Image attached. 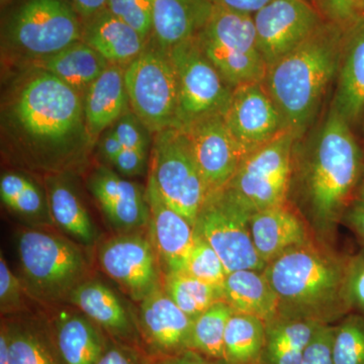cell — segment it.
<instances>
[{
	"label": "cell",
	"mask_w": 364,
	"mask_h": 364,
	"mask_svg": "<svg viewBox=\"0 0 364 364\" xmlns=\"http://www.w3.org/2000/svg\"><path fill=\"white\" fill-rule=\"evenodd\" d=\"M2 121L21 158L51 174L77 168L95 141L86 124L83 97L46 71H35L21 82Z\"/></svg>",
	"instance_id": "1"
},
{
	"label": "cell",
	"mask_w": 364,
	"mask_h": 364,
	"mask_svg": "<svg viewBox=\"0 0 364 364\" xmlns=\"http://www.w3.org/2000/svg\"><path fill=\"white\" fill-rule=\"evenodd\" d=\"M363 156L352 127L330 109L308 149L294 159L291 189L296 188L301 217L317 240L328 244L353 202Z\"/></svg>",
	"instance_id": "2"
},
{
	"label": "cell",
	"mask_w": 364,
	"mask_h": 364,
	"mask_svg": "<svg viewBox=\"0 0 364 364\" xmlns=\"http://www.w3.org/2000/svg\"><path fill=\"white\" fill-rule=\"evenodd\" d=\"M348 259L314 239L270 261L263 274L279 299V316L332 325L352 313Z\"/></svg>",
	"instance_id": "3"
},
{
	"label": "cell",
	"mask_w": 364,
	"mask_h": 364,
	"mask_svg": "<svg viewBox=\"0 0 364 364\" xmlns=\"http://www.w3.org/2000/svg\"><path fill=\"white\" fill-rule=\"evenodd\" d=\"M342 42L343 26L326 20L305 42L267 68L263 85L296 138L312 124L337 78Z\"/></svg>",
	"instance_id": "4"
},
{
	"label": "cell",
	"mask_w": 364,
	"mask_h": 364,
	"mask_svg": "<svg viewBox=\"0 0 364 364\" xmlns=\"http://www.w3.org/2000/svg\"><path fill=\"white\" fill-rule=\"evenodd\" d=\"M18 253L26 293L44 303L67 299L86 280L85 255L65 237L25 230L18 236Z\"/></svg>",
	"instance_id": "5"
},
{
	"label": "cell",
	"mask_w": 364,
	"mask_h": 364,
	"mask_svg": "<svg viewBox=\"0 0 364 364\" xmlns=\"http://www.w3.org/2000/svg\"><path fill=\"white\" fill-rule=\"evenodd\" d=\"M82 35V18L70 0H21L4 26L6 44L33 61L57 54Z\"/></svg>",
	"instance_id": "6"
},
{
	"label": "cell",
	"mask_w": 364,
	"mask_h": 364,
	"mask_svg": "<svg viewBox=\"0 0 364 364\" xmlns=\"http://www.w3.org/2000/svg\"><path fill=\"white\" fill-rule=\"evenodd\" d=\"M196 38L203 54L233 90L264 80L267 65L258 47L252 16L214 6Z\"/></svg>",
	"instance_id": "7"
},
{
	"label": "cell",
	"mask_w": 364,
	"mask_h": 364,
	"mask_svg": "<svg viewBox=\"0 0 364 364\" xmlns=\"http://www.w3.org/2000/svg\"><path fill=\"white\" fill-rule=\"evenodd\" d=\"M131 111L154 135L178 123L176 72L168 52L149 41L147 47L124 68Z\"/></svg>",
	"instance_id": "8"
},
{
	"label": "cell",
	"mask_w": 364,
	"mask_h": 364,
	"mask_svg": "<svg viewBox=\"0 0 364 364\" xmlns=\"http://www.w3.org/2000/svg\"><path fill=\"white\" fill-rule=\"evenodd\" d=\"M151 153L149 177L160 196L195 227L207 191L188 134L181 128L155 133Z\"/></svg>",
	"instance_id": "9"
},
{
	"label": "cell",
	"mask_w": 364,
	"mask_h": 364,
	"mask_svg": "<svg viewBox=\"0 0 364 364\" xmlns=\"http://www.w3.org/2000/svg\"><path fill=\"white\" fill-rule=\"evenodd\" d=\"M254 210L229 189L208 196L195 224V233L214 248L227 274L242 269L263 272L265 264L254 247L250 219Z\"/></svg>",
	"instance_id": "10"
},
{
	"label": "cell",
	"mask_w": 364,
	"mask_h": 364,
	"mask_svg": "<svg viewBox=\"0 0 364 364\" xmlns=\"http://www.w3.org/2000/svg\"><path fill=\"white\" fill-rule=\"evenodd\" d=\"M296 139L289 131L251 151L226 188L254 212L286 205L293 178Z\"/></svg>",
	"instance_id": "11"
},
{
	"label": "cell",
	"mask_w": 364,
	"mask_h": 364,
	"mask_svg": "<svg viewBox=\"0 0 364 364\" xmlns=\"http://www.w3.org/2000/svg\"><path fill=\"white\" fill-rule=\"evenodd\" d=\"M167 52L176 72L179 127L184 129L205 117L224 116L234 90L203 54L196 38Z\"/></svg>",
	"instance_id": "12"
},
{
	"label": "cell",
	"mask_w": 364,
	"mask_h": 364,
	"mask_svg": "<svg viewBox=\"0 0 364 364\" xmlns=\"http://www.w3.org/2000/svg\"><path fill=\"white\" fill-rule=\"evenodd\" d=\"M252 16L267 68L305 42L326 21L309 0H272Z\"/></svg>",
	"instance_id": "13"
},
{
	"label": "cell",
	"mask_w": 364,
	"mask_h": 364,
	"mask_svg": "<svg viewBox=\"0 0 364 364\" xmlns=\"http://www.w3.org/2000/svg\"><path fill=\"white\" fill-rule=\"evenodd\" d=\"M100 267L134 301H142L160 287L161 269L152 242L138 233L119 234L97 251Z\"/></svg>",
	"instance_id": "14"
},
{
	"label": "cell",
	"mask_w": 364,
	"mask_h": 364,
	"mask_svg": "<svg viewBox=\"0 0 364 364\" xmlns=\"http://www.w3.org/2000/svg\"><path fill=\"white\" fill-rule=\"evenodd\" d=\"M183 130L191 140L207 198L226 188L247 152L228 129L224 116L205 117Z\"/></svg>",
	"instance_id": "15"
},
{
	"label": "cell",
	"mask_w": 364,
	"mask_h": 364,
	"mask_svg": "<svg viewBox=\"0 0 364 364\" xmlns=\"http://www.w3.org/2000/svg\"><path fill=\"white\" fill-rule=\"evenodd\" d=\"M224 119L247 154L289 131L279 107L262 82L235 88Z\"/></svg>",
	"instance_id": "16"
},
{
	"label": "cell",
	"mask_w": 364,
	"mask_h": 364,
	"mask_svg": "<svg viewBox=\"0 0 364 364\" xmlns=\"http://www.w3.org/2000/svg\"><path fill=\"white\" fill-rule=\"evenodd\" d=\"M193 323L161 287L141 301L139 335L153 358L189 350Z\"/></svg>",
	"instance_id": "17"
},
{
	"label": "cell",
	"mask_w": 364,
	"mask_h": 364,
	"mask_svg": "<svg viewBox=\"0 0 364 364\" xmlns=\"http://www.w3.org/2000/svg\"><path fill=\"white\" fill-rule=\"evenodd\" d=\"M87 188L107 221L119 234L136 233L141 228L149 226L146 188H141L104 165L91 172Z\"/></svg>",
	"instance_id": "18"
},
{
	"label": "cell",
	"mask_w": 364,
	"mask_h": 364,
	"mask_svg": "<svg viewBox=\"0 0 364 364\" xmlns=\"http://www.w3.org/2000/svg\"><path fill=\"white\" fill-rule=\"evenodd\" d=\"M146 198L150 210L151 242L164 274L182 272L195 242V227L163 200L152 179H148Z\"/></svg>",
	"instance_id": "19"
},
{
	"label": "cell",
	"mask_w": 364,
	"mask_h": 364,
	"mask_svg": "<svg viewBox=\"0 0 364 364\" xmlns=\"http://www.w3.org/2000/svg\"><path fill=\"white\" fill-rule=\"evenodd\" d=\"M336 80L331 109L353 127L364 117V18L343 26Z\"/></svg>",
	"instance_id": "20"
},
{
	"label": "cell",
	"mask_w": 364,
	"mask_h": 364,
	"mask_svg": "<svg viewBox=\"0 0 364 364\" xmlns=\"http://www.w3.org/2000/svg\"><path fill=\"white\" fill-rule=\"evenodd\" d=\"M250 232L254 247L267 265L289 249L316 239L304 218L289 203L254 213Z\"/></svg>",
	"instance_id": "21"
},
{
	"label": "cell",
	"mask_w": 364,
	"mask_h": 364,
	"mask_svg": "<svg viewBox=\"0 0 364 364\" xmlns=\"http://www.w3.org/2000/svg\"><path fill=\"white\" fill-rule=\"evenodd\" d=\"M67 301L100 326L114 341L138 346L139 332L121 299L102 282L86 279L69 294Z\"/></svg>",
	"instance_id": "22"
},
{
	"label": "cell",
	"mask_w": 364,
	"mask_h": 364,
	"mask_svg": "<svg viewBox=\"0 0 364 364\" xmlns=\"http://www.w3.org/2000/svg\"><path fill=\"white\" fill-rule=\"evenodd\" d=\"M152 6L151 41L165 51L196 38L214 11L210 0H152Z\"/></svg>",
	"instance_id": "23"
},
{
	"label": "cell",
	"mask_w": 364,
	"mask_h": 364,
	"mask_svg": "<svg viewBox=\"0 0 364 364\" xmlns=\"http://www.w3.org/2000/svg\"><path fill=\"white\" fill-rule=\"evenodd\" d=\"M82 41L100 53L109 64L124 68L149 43L135 28L119 20L107 9L83 21Z\"/></svg>",
	"instance_id": "24"
},
{
	"label": "cell",
	"mask_w": 364,
	"mask_h": 364,
	"mask_svg": "<svg viewBox=\"0 0 364 364\" xmlns=\"http://www.w3.org/2000/svg\"><path fill=\"white\" fill-rule=\"evenodd\" d=\"M88 132L95 140L129 111L124 67L109 64L83 97Z\"/></svg>",
	"instance_id": "25"
},
{
	"label": "cell",
	"mask_w": 364,
	"mask_h": 364,
	"mask_svg": "<svg viewBox=\"0 0 364 364\" xmlns=\"http://www.w3.org/2000/svg\"><path fill=\"white\" fill-rule=\"evenodd\" d=\"M52 329L64 364H97L109 342L104 330L81 312L60 313Z\"/></svg>",
	"instance_id": "26"
},
{
	"label": "cell",
	"mask_w": 364,
	"mask_h": 364,
	"mask_svg": "<svg viewBox=\"0 0 364 364\" xmlns=\"http://www.w3.org/2000/svg\"><path fill=\"white\" fill-rule=\"evenodd\" d=\"M46 188L55 226L83 245L95 243L98 237L97 228L66 174H50Z\"/></svg>",
	"instance_id": "27"
},
{
	"label": "cell",
	"mask_w": 364,
	"mask_h": 364,
	"mask_svg": "<svg viewBox=\"0 0 364 364\" xmlns=\"http://www.w3.org/2000/svg\"><path fill=\"white\" fill-rule=\"evenodd\" d=\"M222 301L234 312L247 314L268 322L279 316V299L263 272L242 269L228 273Z\"/></svg>",
	"instance_id": "28"
},
{
	"label": "cell",
	"mask_w": 364,
	"mask_h": 364,
	"mask_svg": "<svg viewBox=\"0 0 364 364\" xmlns=\"http://www.w3.org/2000/svg\"><path fill=\"white\" fill-rule=\"evenodd\" d=\"M11 364H64L52 326L35 318L2 321Z\"/></svg>",
	"instance_id": "29"
},
{
	"label": "cell",
	"mask_w": 364,
	"mask_h": 364,
	"mask_svg": "<svg viewBox=\"0 0 364 364\" xmlns=\"http://www.w3.org/2000/svg\"><path fill=\"white\" fill-rule=\"evenodd\" d=\"M38 70L48 72L85 97L93 81L109 65L100 54L82 40L48 58L33 61Z\"/></svg>",
	"instance_id": "30"
},
{
	"label": "cell",
	"mask_w": 364,
	"mask_h": 364,
	"mask_svg": "<svg viewBox=\"0 0 364 364\" xmlns=\"http://www.w3.org/2000/svg\"><path fill=\"white\" fill-rule=\"evenodd\" d=\"M320 324L277 316L265 322V340L258 364H299Z\"/></svg>",
	"instance_id": "31"
},
{
	"label": "cell",
	"mask_w": 364,
	"mask_h": 364,
	"mask_svg": "<svg viewBox=\"0 0 364 364\" xmlns=\"http://www.w3.org/2000/svg\"><path fill=\"white\" fill-rule=\"evenodd\" d=\"M0 198L11 212L36 226H52L48 196L30 177L6 172L0 178Z\"/></svg>",
	"instance_id": "32"
},
{
	"label": "cell",
	"mask_w": 364,
	"mask_h": 364,
	"mask_svg": "<svg viewBox=\"0 0 364 364\" xmlns=\"http://www.w3.org/2000/svg\"><path fill=\"white\" fill-rule=\"evenodd\" d=\"M264 340V321L234 312L225 332V360L230 364H258Z\"/></svg>",
	"instance_id": "33"
},
{
	"label": "cell",
	"mask_w": 364,
	"mask_h": 364,
	"mask_svg": "<svg viewBox=\"0 0 364 364\" xmlns=\"http://www.w3.org/2000/svg\"><path fill=\"white\" fill-rule=\"evenodd\" d=\"M233 313L226 301H218L198 316L193 323L189 350L208 358L225 360V332Z\"/></svg>",
	"instance_id": "34"
},
{
	"label": "cell",
	"mask_w": 364,
	"mask_h": 364,
	"mask_svg": "<svg viewBox=\"0 0 364 364\" xmlns=\"http://www.w3.org/2000/svg\"><path fill=\"white\" fill-rule=\"evenodd\" d=\"M163 289L170 299L193 320L215 301H222V287L212 286L183 272L165 275Z\"/></svg>",
	"instance_id": "35"
},
{
	"label": "cell",
	"mask_w": 364,
	"mask_h": 364,
	"mask_svg": "<svg viewBox=\"0 0 364 364\" xmlns=\"http://www.w3.org/2000/svg\"><path fill=\"white\" fill-rule=\"evenodd\" d=\"M334 364H364V315L352 312L335 328Z\"/></svg>",
	"instance_id": "36"
},
{
	"label": "cell",
	"mask_w": 364,
	"mask_h": 364,
	"mask_svg": "<svg viewBox=\"0 0 364 364\" xmlns=\"http://www.w3.org/2000/svg\"><path fill=\"white\" fill-rule=\"evenodd\" d=\"M212 286L222 287L227 272L214 248L195 233V242L184 261L182 272Z\"/></svg>",
	"instance_id": "37"
},
{
	"label": "cell",
	"mask_w": 364,
	"mask_h": 364,
	"mask_svg": "<svg viewBox=\"0 0 364 364\" xmlns=\"http://www.w3.org/2000/svg\"><path fill=\"white\" fill-rule=\"evenodd\" d=\"M105 9L135 28L144 39L152 38V0H107Z\"/></svg>",
	"instance_id": "38"
},
{
	"label": "cell",
	"mask_w": 364,
	"mask_h": 364,
	"mask_svg": "<svg viewBox=\"0 0 364 364\" xmlns=\"http://www.w3.org/2000/svg\"><path fill=\"white\" fill-rule=\"evenodd\" d=\"M111 130L124 149L140 151L148 154L152 133L130 109L112 124Z\"/></svg>",
	"instance_id": "39"
},
{
	"label": "cell",
	"mask_w": 364,
	"mask_h": 364,
	"mask_svg": "<svg viewBox=\"0 0 364 364\" xmlns=\"http://www.w3.org/2000/svg\"><path fill=\"white\" fill-rule=\"evenodd\" d=\"M26 289L23 282L9 269L4 255L0 256V310L1 315L18 314L26 308Z\"/></svg>",
	"instance_id": "40"
},
{
	"label": "cell",
	"mask_w": 364,
	"mask_h": 364,
	"mask_svg": "<svg viewBox=\"0 0 364 364\" xmlns=\"http://www.w3.org/2000/svg\"><path fill=\"white\" fill-rule=\"evenodd\" d=\"M334 325H322L315 333L310 343L304 352L299 364H334L333 359V341Z\"/></svg>",
	"instance_id": "41"
},
{
	"label": "cell",
	"mask_w": 364,
	"mask_h": 364,
	"mask_svg": "<svg viewBox=\"0 0 364 364\" xmlns=\"http://www.w3.org/2000/svg\"><path fill=\"white\" fill-rule=\"evenodd\" d=\"M346 293L352 312L364 315V248L349 257Z\"/></svg>",
	"instance_id": "42"
},
{
	"label": "cell",
	"mask_w": 364,
	"mask_h": 364,
	"mask_svg": "<svg viewBox=\"0 0 364 364\" xmlns=\"http://www.w3.org/2000/svg\"><path fill=\"white\" fill-rule=\"evenodd\" d=\"M320 7L326 20L341 26L364 18V0H322Z\"/></svg>",
	"instance_id": "43"
},
{
	"label": "cell",
	"mask_w": 364,
	"mask_h": 364,
	"mask_svg": "<svg viewBox=\"0 0 364 364\" xmlns=\"http://www.w3.org/2000/svg\"><path fill=\"white\" fill-rule=\"evenodd\" d=\"M97 364H148L130 345L109 341Z\"/></svg>",
	"instance_id": "44"
},
{
	"label": "cell",
	"mask_w": 364,
	"mask_h": 364,
	"mask_svg": "<svg viewBox=\"0 0 364 364\" xmlns=\"http://www.w3.org/2000/svg\"><path fill=\"white\" fill-rule=\"evenodd\" d=\"M148 154L133 149H123L111 164L124 176H141L147 166Z\"/></svg>",
	"instance_id": "45"
},
{
	"label": "cell",
	"mask_w": 364,
	"mask_h": 364,
	"mask_svg": "<svg viewBox=\"0 0 364 364\" xmlns=\"http://www.w3.org/2000/svg\"><path fill=\"white\" fill-rule=\"evenodd\" d=\"M272 0H210L213 6L226 11L253 16Z\"/></svg>",
	"instance_id": "46"
},
{
	"label": "cell",
	"mask_w": 364,
	"mask_h": 364,
	"mask_svg": "<svg viewBox=\"0 0 364 364\" xmlns=\"http://www.w3.org/2000/svg\"><path fill=\"white\" fill-rule=\"evenodd\" d=\"M148 364H230L225 360L208 358L193 350L182 352L176 355L152 358Z\"/></svg>",
	"instance_id": "47"
},
{
	"label": "cell",
	"mask_w": 364,
	"mask_h": 364,
	"mask_svg": "<svg viewBox=\"0 0 364 364\" xmlns=\"http://www.w3.org/2000/svg\"><path fill=\"white\" fill-rule=\"evenodd\" d=\"M342 223L350 228L364 243V203L354 200L347 208Z\"/></svg>",
	"instance_id": "48"
},
{
	"label": "cell",
	"mask_w": 364,
	"mask_h": 364,
	"mask_svg": "<svg viewBox=\"0 0 364 364\" xmlns=\"http://www.w3.org/2000/svg\"><path fill=\"white\" fill-rule=\"evenodd\" d=\"M100 152L107 162L112 163V160L124 149L119 139L114 135L112 130H107L100 139Z\"/></svg>",
	"instance_id": "49"
},
{
	"label": "cell",
	"mask_w": 364,
	"mask_h": 364,
	"mask_svg": "<svg viewBox=\"0 0 364 364\" xmlns=\"http://www.w3.org/2000/svg\"><path fill=\"white\" fill-rule=\"evenodd\" d=\"M74 9L85 21L105 9L107 0H70Z\"/></svg>",
	"instance_id": "50"
},
{
	"label": "cell",
	"mask_w": 364,
	"mask_h": 364,
	"mask_svg": "<svg viewBox=\"0 0 364 364\" xmlns=\"http://www.w3.org/2000/svg\"><path fill=\"white\" fill-rule=\"evenodd\" d=\"M356 200H359V202L364 203V179L363 181H360L359 183L358 188V198Z\"/></svg>",
	"instance_id": "51"
},
{
	"label": "cell",
	"mask_w": 364,
	"mask_h": 364,
	"mask_svg": "<svg viewBox=\"0 0 364 364\" xmlns=\"http://www.w3.org/2000/svg\"><path fill=\"white\" fill-rule=\"evenodd\" d=\"M310 1L318 2V4H320V2L322 1V0H310Z\"/></svg>",
	"instance_id": "52"
}]
</instances>
